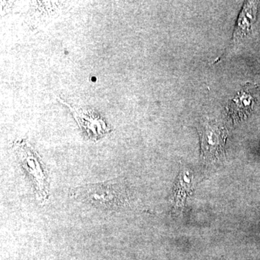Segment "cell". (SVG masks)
Instances as JSON below:
<instances>
[{
  "mask_svg": "<svg viewBox=\"0 0 260 260\" xmlns=\"http://www.w3.org/2000/svg\"><path fill=\"white\" fill-rule=\"evenodd\" d=\"M70 195L102 209H117L124 206L127 202L125 187L118 179L78 186L72 189Z\"/></svg>",
  "mask_w": 260,
  "mask_h": 260,
  "instance_id": "cell-1",
  "label": "cell"
},
{
  "mask_svg": "<svg viewBox=\"0 0 260 260\" xmlns=\"http://www.w3.org/2000/svg\"><path fill=\"white\" fill-rule=\"evenodd\" d=\"M15 151L22 167L30 178L37 200L45 203L50 195L49 179L39 155L26 141L17 143Z\"/></svg>",
  "mask_w": 260,
  "mask_h": 260,
  "instance_id": "cell-2",
  "label": "cell"
},
{
  "mask_svg": "<svg viewBox=\"0 0 260 260\" xmlns=\"http://www.w3.org/2000/svg\"><path fill=\"white\" fill-rule=\"evenodd\" d=\"M202 156L205 161H216L224 154L226 133L223 126L214 121H206L199 129Z\"/></svg>",
  "mask_w": 260,
  "mask_h": 260,
  "instance_id": "cell-3",
  "label": "cell"
},
{
  "mask_svg": "<svg viewBox=\"0 0 260 260\" xmlns=\"http://www.w3.org/2000/svg\"><path fill=\"white\" fill-rule=\"evenodd\" d=\"M87 113L88 112L78 110L76 118L79 121L82 129L88 135V138L91 140H97L102 138L104 135H107L109 131L107 124L95 114Z\"/></svg>",
  "mask_w": 260,
  "mask_h": 260,
  "instance_id": "cell-4",
  "label": "cell"
},
{
  "mask_svg": "<svg viewBox=\"0 0 260 260\" xmlns=\"http://www.w3.org/2000/svg\"><path fill=\"white\" fill-rule=\"evenodd\" d=\"M256 13V4L254 2H249L244 5L239 21H238L237 29H236L234 36L236 37H242L245 35L251 25L255 20Z\"/></svg>",
  "mask_w": 260,
  "mask_h": 260,
  "instance_id": "cell-5",
  "label": "cell"
}]
</instances>
